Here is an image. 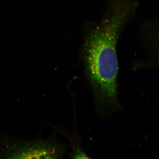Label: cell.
<instances>
[{"label":"cell","instance_id":"6da1fadb","mask_svg":"<svg viewBox=\"0 0 159 159\" xmlns=\"http://www.w3.org/2000/svg\"><path fill=\"white\" fill-rule=\"evenodd\" d=\"M129 0H113L102 21L89 32L84 43V74L93 93L96 112L101 116L122 110L117 93L119 35L136 9Z\"/></svg>","mask_w":159,"mask_h":159},{"label":"cell","instance_id":"7a4b0ae2","mask_svg":"<svg viewBox=\"0 0 159 159\" xmlns=\"http://www.w3.org/2000/svg\"><path fill=\"white\" fill-rule=\"evenodd\" d=\"M68 148L58 141L55 132L48 139L40 136L32 140L0 135V159H60Z\"/></svg>","mask_w":159,"mask_h":159}]
</instances>
